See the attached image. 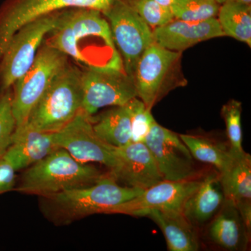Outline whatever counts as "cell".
I'll return each instance as SVG.
<instances>
[{"label": "cell", "mask_w": 251, "mask_h": 251, "mask_svg": "<svg viewBox=\"0 0 251 251\" xmlns=\"http://www.w3.org/2000/svg\"><path fill=\"white\" fill-rule=\"evenodd\" d=\"M144 143L153 155L164 180L198 178L194 158L179 135L155 121Z\"/></svg>", "instance_id": "obj_12"}, {"label": "cell", "mask_w": 251, "mask_h": 251, "mask_svg": "<svg viewBox=\"0 0 251 251\" xmlns=\"http://www.w3.org/2000/svg\"><path fill=\"white\" fill-rule=\"evenodd\" d=\"M182 52L153 43L138 61L133 77L137 97L151 110L170 92L187 85L181 65Z\"/></svg>", "instance_id": "obj_5"}, {"label": "cell", "mask_w": 251, "mask_h": 251, "mask_svg": "<svg viewBox=\"0 0 251 251\" xmlns=\"http://www.w3.org/2000/svg\"><path fill=\"white\" fill-rule=\"evenodd\" d=\"M201 179L168 181L164 180L148 189L139 196L119 204L110 214L143 216L152 209L182 211L185 202L201 183Z\"/></svg>", "instance_id": "obj_13"}, {"label": "cell", "mask_w": 251, "mask_h": 251, "mask_svg": "<svg viewBox=\"0 0 251 251\" xmlns=\"http://www.w3.org/2000/svg\"><path fill=\"white\" fill-rule=\"evenodd\" d=\"M69 63L65 54L43 43L32 65L11 87L16 130L25 126L32 109Z\"/></svg>", "instance_id": "obj_6"}, {"label": "cell", "mask_w": 251, "mask_h": 251, "mask_svg": "<svg viewBox=\"0 0 251 251\" xmlns=\"http://www.w3.org/2000/svg\"><path fill=\"white\" fill-rule=\"evenodd\" d=\"M206 226V238L216 247L229 251L247 249L251 233L232 201L226 199L219 212Z\"/></svg>", "instance_id": "obj_17"}, {"label": "cell", "mask_w": 251, "mask_h": 251, "mask_svg": "<svg viewBox=\"0 0 251 251\" xmlns=\"http://www.w3.org/2000/svg\"><path fill=\"white\" fill-rule=\"evenodd\" d=\"M16 170L4 156L0 158V194L16 187Z\"/></svg>", "instance_id": "obj_29"}, {"label": "cell", "mask_w": 251, "mask_h": 251, "mask_svg": "<svg viewBox=\"0 0 251 251\" xmlns=\"http://www.w3.org/2000/svg\"><path fill=\"white\" fill-rule=\"evenodd\" d=\"M55 140L59 148L67 150L77 161L103 165L116 179L121 166L117 148L97 136L92 126V116L83 110L55 132Z\"/></svg>", "instance_id": "obj_9"}, {"label": "cell", "mask_w": 251, "mask_h": 251, "mask_svg": "<svg viewBox=\"0 0 251 251\" xmlns=\"http://www.w3.org/2000/svg\"><path fill=\"white\" fill-rule=\"evenodd\" d=\"M60 13L31 21L11 38L0 59V93L11 88L32 65L46 36L58 23Z\"/></svg>", "instance_id": "obj_7"}, {"label": "cell", "mask_w": 251, "mask_h": 251, "mask_svg": "<svg viewBox=\"0 0 251 251\" xmlns=\"http://www.w3.org/2000/svg\"><path fill=\"white\" fill-rule=\"evenodd\" d=\"M179 138L186 145L194 159L214 166L219 174L230 166L236 157L227 143L218 141L208 137L189 134H180Z\"/></svg>", "instance_id": "obj_20"}, {"label": "cell", "mask_w": 251, "mask_h": 251, "mask_svg": "<svg viewBox=\"0 0 251 251\" xmlns=\"http://www.w3.org/2000/svg\"><path fill=\"white\" fill-rule=\"evenodd\" d=\"M216 1H217L220 5L227 2H232V1H234V2L244 3V4H251V0H216Z\"/></svg>", "instance_id": "obj_31"}, {"label": "cell", "mask_w": 251, "mask_h": 251, "mask_svg": "<svg viewBox=\"0 0 251 251\" xmlns=\"http://www.w3.org/2000/svg\"><path fill=\"white\" fill-rule=\"evenodd\" d=\"M109 172L81 163L59 148L26 169L15 191L46 197L97 183Z\"/></svg>", "instance_id": "obj_3"}, {"label": "cell", "mask_w": 251, "mask_h": 251, "mask_svg": "<svg viewBox=\"0 0 251 251\" xmlns=\"http://www.w3.org/2000/svg\"><path fill=\"white\" fill-rule=\"evenodd\" d=\"M158 4L167 8H171L178 1V0H154Z\"/></svg>", "instance_id": "obj_30"}, {"label": "cell", "mask_w": 251, "mask_h": 251, "mask_svg": "<svg viewBox=\"0 0 251 251\" xmlns=\"http://www.w3.org/2000/svg\"><path fill=\"white\" fill-rule=\"evenodd\" d=\"M151 29L161 27L175 19L171 9L154 0H125Z\"/></svg>", "instance_id": "obj_26"}, {"label": "cell", "mask_w": 251, "mask_h": 251, "mask_svg": "<svg viewBox=\"0 0 251 251\" xmlns=\"http://www.w3.org/2000/svg\"><path fill=\"white\" fill-rule=\"evenodd\" d=\"M220 6L216 0H178L171 9L176 19L200 22L217 17Z\"/></svg>", "instance_id": "obj_24"}, {"label": "cell", "mask_w": 251, "mask_h": 251, "mask_svg": "<svg viewBox=\"0 0 251 251\" xmlns=\"http://www.w3.org/2000/svg\"><path fill=\"white\" fill-rule=\"evenodd\" d=\"M80 79L81 69L69 62L32 109L25 126L55 133L72 121L82 110Z\"/></svg>", "instance_id": "obj_4"}, {"label": "cell", "mask_w": 251, "mask_h": 251, "mask_svg": "<svg viewBox=\"0 0 251 251\" xmlns=\"http://www.w3.org/2000/svg\"><path fill=\"white\" fill-rule=\"evenodd\" d=\"M43 43L58 50L83 68L124 69L108 21L97 10H62L58 23Z\"/></svg>", "instance_id": "obj_1"}, {"label": "cell", "mask_w": 251, "mask_h": 251, "mask_svg": "<svg viewBox=\"0 0 251 251\" xmlns=\"http://www.w3.org/2000/svg\"><path fill=\"white\" fill-rule=\"evenodd\" d=\"M82 110L93 116L99 109L122 106L137 97L133 77L124 69H81Z\"/></svg>", "instance_id": "obj_11"}, {"label": "cell", "mask_w": 251, "mask_h": 251, "mask_svg": "<svg viewBox=\"0 0 251 251\" xmlns=\"http://www.w3.org/2000/svg\"><path fill=\"white\" fill-rule=\"evenodd\" d=\"M143 216L152 220L161 229L168 251L199 250L198 229L188 221L182 211L152 209Z\"/></svg>", "instance_id": "obj_19"}, {"label": "cell", "mask_w": 251, "mask_h": 251, "mask_svg": "<svg viewBox=\"0 0 251 251\" xmlns=\"http://www.w3.org/2000/svg\"><path fill=\"white\" fill-rule=\"evenodd\" d=\"M218 21L225 36L251 46V5L227 2L221 5Z\"/></svg>", "instance_id": "obj_23"}, {"label": "cell", "mask_w": 251, "mask_h": 251, "mask_svg": "<svg viewBox=\"0 0 251 251\" xmlns=\"http://www.w3.org/2000/svg\"><path fill=\"white\" fill-rule=\"evenodd\" d=\"M143 191L120 186L108 173L90 186L41 197V209L56 226H67L94 214H110L115 206L139 196Z\"/></svg>", "instance_id": "obj_2"}, {"label": "cell", "mask_w": 251, "mask_h": 251, "mask_svg": "<svg viewBox=\"0 0 251 251\" xmlns=\"http://www.w3.org/2000/svg\"><path fill=\"white\" fill-rule=\"evenodd\" d=\"M102 14L110 25L124 69L132 77L144 52L155 42L153 29L125 0H117Z\"/></svg>", "instance_id": "obj_8"}, {"label": "cell", "mask_w": 251, "mask_h": 251, "mask_svg": "<svg viewBox=\"0 0 251 251\" xmlns=\"http://www.w3.org/2000/svg\"><path fill=\"white\" fill-rule=\"evenodd\" d=\"M58 148L55 133L40 131L25 126L15 130L12 144L3 156L17 172L27 169Z\"/></svg>", "instance_id": "obj_16"}, {"label": "cell", "mask_w": 251, "mask_h": 251, "mask_svg": "<svg viewBox=\"0 0 251 251\" xmlns=\"http://www.w3.org/2000/svg\"><path fill=\"white\" fill-rule=\"evenodd\" d=\"M226 199L235 206L251 202V157L244 151L219 175Z\"/></svg>", "instance_id": "obj_22"}, {"label": "cell", "mask_w": 251, "mask_h": 251, "mask_svg": "<svg viewBox=\"0 0 251 251\" xmlns=\"http://www.w3.org/2000/svg\"><path fill=\"white\" fill-rule=\"evenodd\" d=\"M117 0H4L0 5V59L9 41L21 27L46 15L86 8L103 13Z\"/></svg>", "instance_id": "obj_10"}, {"label": "cell", "mask_w": 251, "mask_h": 251, "mask_svg": "<svg viewBox=\"0 0 251 251\" xmlns=\"http://www.w3.org/2000/svg\"><path fill=\"white\" fill-rule=\"evenodd\" d=\"M242 103L234 99L225 104L221 112L226 123L228 143L237 154L244 152L242 147Z\"/></svg>", "instance_id": "obj_25"}, {"label": "cell", "mask_w": 251, "mask_h": 251, "mask_svg": "<svg viewBox=\"0 0 251 251\" xmlns=\"http://www.w3.org/2000/svg\"><path fill=\"white\" fill-rule=\"evenodd\" d=\"M126 105L130 113L131 142L144 143L151 126L156 121L151 115V110L138 97L132 99Z\"/></svg>", "instance_id": "obj_27"}, {"label": "cell", "mask_w": 251, "mask_h": 251, "mask_svg": "<svg viewBox=\"0 0 251 251\" xmlns=\"http://www.w3.org/2000/svg\"><path fill=\"white\" fill-rule=\"evenodd\" d=\"M226 198L217 172L206 175L185 202L183 213L198 229L209 224L224 205Z\"/></svg>", "instance_id": "obj_18"}, {"label": "cell", "mask_w": 251, "mask_h": 251, "mask_svg": "<svg viewBox=\"0 0 251 251\" xmlns=\"http://www.w3.org/2000/svg\"><path fill=\"white\" fill-rule=\"evenodd\" d=\"M92 126L100 140L115 148L131 143V124L126 105L114 106L98 117L93 115Z\"/></svg>", "instance_id": "obj_21"}, {"label": "cell", "mask_w": 251, "mask_h": 251, "mask_svg": "<svg viewBox=\"0 0 251 251\" xmlns=\"http://www.w3.org/2000/svg\"><path fill=\"white\" fill-rule=\"evenodd\" d=\"M154 41L170 50L182 52L199 43L224 36L217 18L189 22L175 18L153 30Z\"/></svg>", "instance_id": "obj_15"}, {"label": "cell", "mask_w": 251, "mask_h": 251, "mask_svg": "<svg viewBox=\"0 0 251 251\" xmlns=\"http://www.w3.org/2000/svg\"><path fill=\"white\" fill-rule=\"evenodd\" d=\"M16 128L12 110V90L10 88L0 93V158L12 144Z\"/></svg>", "instance_id": "obj_28"}, {"label": "cell", "mask_w": 251, "mask_h": 251, "mask_svg": "<svg viewBox=\"0 0 251 251\" xmlns=\"http://www.w3.org/2000/svg\"><path fill=\"white\" fill-rule=\"evenodd\" d=\"M121 162L117 181L145 190L164 181L156 162L145 143H130L117 148Z\"/></svg>", "instance_id": "obj_14"}]
</instances>
